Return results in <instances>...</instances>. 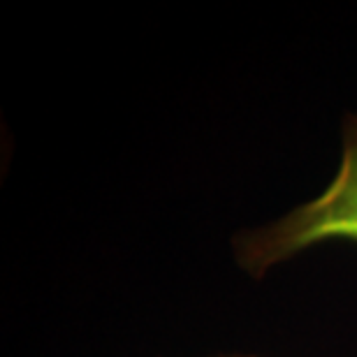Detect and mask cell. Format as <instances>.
Returning a JSON list of instances; mask_svg holds the SVG:
<instances>
[{"label": "cell", "mask_w": 357, "mask_h": 357, "mask_svg": "<svg viewBox=\"0 0 357 357\" xmlns=\"http://www.w3.org/2000/svg\"><path fill=\"white\" fill-rule=\"evenodd\" d=\"M357 241V114L344 123V151L330 188L262 230L237 237V260L248 274L262 276L320 241Z\"/></svg>", "instance_id": "1"}]
</instances>
